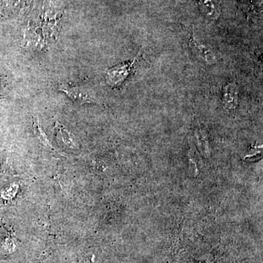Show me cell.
I'll return each instance as SVG.
<instances>
[{
  "mask_svg": "<svg viewBox=\"0 0 263 263\" xmlns=\"http://www.w3.org/2000/svg\"><path fill=\"white\" fill-rule=\"evenodd\" d=\"M240 5L248 15L258 13L259 9L262 8L261 0H240Z\"/></svg>",
  "mask_w": 263,
  "mask_h": 263,
  "instance_id": "obj_8",
  "label": "cell"
},
{
  "mask_svg": "<svg viewBox=\"0 0 263 263\" xmlns=\"http://www.w3.org/2000/svg\"><path fill=\"white\" fill-rule=\"evenodd\" d=\"M202 14L208 18L215 20L219 15V10L216 8L214 0H197Z\"/></svg>",
  "mask_w": 263,
  "mask_h": 263,
  "instance_id": "obj_6",
  "label": "cell"
},
{
  "mask_svg": "<svg viewBox=\"0 0 263 263\" xmlns=\"http://www.w3.org/2000/svg\"><path fill=\"white\" fill-rule=\"evenodd\" d=\"M57 136L61 139L62 143L70 148L76 149L78 148L75 138L67 129L60 123L57 122L55 125Z\"/></svg>",
  "mask_w": 263,
  "mask_h": 263,
  "instance_id": "obj_5",
  "label": "cell"
},
{
  "mask_svg": "<svg viewBox=\"0 0 263 263\" xmlns=\"http://www.w3.org/2000/svg\"><path fill=\"white\" fill-rule=\"evenodd\" d=\"M190 47L196 53L197 57H200L208 65H214L217 62V59L214 51L199 42L194 36L190 39Z\"/></svg>",
  "mask_w": 263,
  "mask_h": 263,
  "instance_id": "obj_3",
  "label": "cell"
},
{
  "mask_svg": "<svg viewBox=\"0 0 263 263\" xmlns=\"http://www.w3.org/2000/svg\"><path fill=\"white\" fill-rule=\"evenodd\" d=\"M33 129H34V134H35L37 139L42 143L43 146L46 147L48 149L54 151V152L56 151L53 148V145L51 144V141L48 139L46 133L43 131L42 127H41L37 117H34V120H33Z\"/></svg>",
  "mask_w": 263,
  "mask_h": 263,
  "instance_id": "obj_7",
  "label": "cell"
},
{
  "mask_svg": "<svg viewBox=\"0 0 263 263\" xmlns=\"http://www.w3.org/2000/svg\"><path fill=\"white\" fill-rule=\"evenodd\" d=\"M238 87L235 83H228L223 88L222 104L228 110H235L238 104Z\"/></svg>",
  "mask_w": 263,
  "mask_h": 263,
  "instance_id": "obj_4",
  "label": "cell"
},
{
  "mask_svg": "<svg viewBox=\"0 0 263 263\" xmlns=\"http://www.w3.org/2000/svg\"><path fill=\"white\" fill-rule=\"evenodd\" d=\"M60 91L65 93L70 100L79 104L98 103V99L92 90L85 87H76L62 85Z\"/></svg>",
  "mask_w": 263,
  "mask_h": 263,
  "instance_id": "obj_2",
  "label": "cell"
},
{
  "mask_svg": "<svg viewBox=\"0 0 263 263\" xmlns=\"http://www.w3.org/2000/svg\"><path fill=\"white\" fill-rule=\"evenodd\" d=\"M140 57V53L130 61L119 64L108 69L106 72L107 83L112 87L120 86L130 75L133 67Z\"/></svg>",
  "mask_w": 263,
  "mask_h": 263,
  "instance_id": "obj_1",
  "label": "cell"
}]
</instances>
